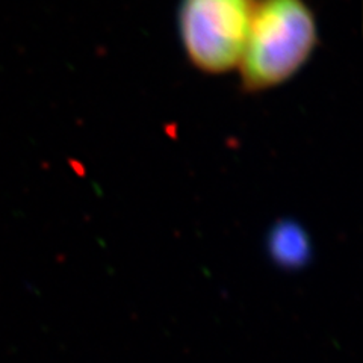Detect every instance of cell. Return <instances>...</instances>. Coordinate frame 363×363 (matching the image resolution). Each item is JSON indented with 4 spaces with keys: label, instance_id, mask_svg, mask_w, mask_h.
Masks as SVG:
<instances>
[{
    "label": "cell",
    "instance_id": "6da1fadb",
    "mask_svg": "<svg viewBox=\"0 0 363 363\" xmlns=\"http://www.w3.org/2000/svg\"><path fill=\"white\" fill-rule=\"evenodd\" d=\"M318 43L312 9L304 0H256L238 64L244 89L279 86L301 70Z\"/></svg>",
    "mask_w": 363,
    "mask_h": 363
},
{
    "label": "cell",
    "instance_id": "7a4b0ae2",
    "mask_svg": "<svg viewBox=\"0 0 363 363\" xmlns=\"http://www.w3.org/2000/svg\"><path fill=\"white\" fill-rule=\"evenodd\" d=\"M256 0H182L179 29L189 61L221 74L241 61Z\"/></svg>",
    "mask_w": 363,
    "mask_h": 363
},
{
    "label": "cell",
    "instance_id": "3957f363",
    "mask_svg": "<svg viewBox=\"0 0 363 363\" xmlns=\"http://www.w3.org/2000/svg\"><path fill=\"white\" fill-rule=\"evenodd\" d=\"M267 252L277 267L295 271L312 260V241L308 230L292 218L277 220L267 235Z\"/></svg>",
    "mask_w": 363,
    "mask_h": 363
}]
</instances>
